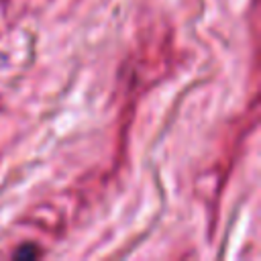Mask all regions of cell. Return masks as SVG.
Instances as JSON below:
<instances>
[{"label":"cell","instance_id":"1","mask_svg":"<svg viewBox=\"0 0 261 261\" xmlns=\"http://www.w3.org/2000/svg\"><path fill=\"white\" fill-rule=\"evenodd\" d=\"M39 255V251H37V247L35 245H22L20 249H16L14 251V259H35Z\"/></svg>","mask_w":261,"mask_h":261}]
</instances>
